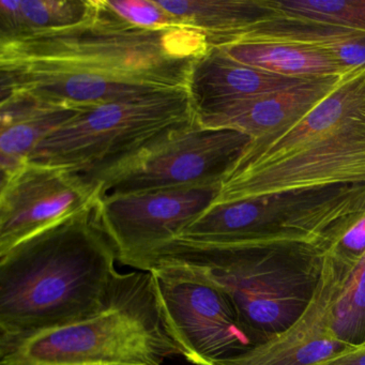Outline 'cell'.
<instances>
[{
    "instance_id": "1",
    "label": "cell",
    "mask_w": 365,
    "mask_h": 365,
    "mask_svg": "<svg viewBox=\"0 0 365 365\" xmlns=\"http://www.w3.org/2000/svg\"><path fill=\"white\" fill-rule=\"evenodd\" d=\"M99 198L0 255V339L70 324L101 311L119 272Z\"/></svg>"
},
{
    "instance_id": "2",
    "label": "cell",
    "mask_w": 365,
    "mask_h": 365,
    "mask_svg": "<svg viewBox=\"0 0 365 365\" xmlns=\"http://www.w3.org/2000/svg\"><path fill=\"white\" fill-rule=\"evenodd\" d=\"M359 182H365V67L344 74L302 118L251 140L215 204Z\"/></svg>"
},
{
    "instance_id": "3",
    "label": "cell",
    "mask_w": 365,
    "mask_h": 365,
    "mask_svg": "<svg viewBox=\"0 0 365 365\" xmlns=\"http://www.w3.org/2000/svg\"><path fill=\"white\" fill-rule=\"evenodd\" d=\"M322 245H212L175 238L145 257L140 271H161L219 288L262 343L292 326L319 285Z\"/></svg>"
},
{
    "instance_id": "4",
    "label": "cell",
    "mask_w": 365,
    "mask_h": 365,
    "mask_svg": "<svg viewBox=\"0 0 365 365\" xmlns=\"http://www.w3.org/2000/svg\"><path fill=\"white\" fill-rule=\"evenodd\" d=\"M209 48L206 36L192 27L140 29L97 0L93 16L76 26L0 40V63L80 70L168 93L187 89L194 65Z\"/></svg>"
},
{
    "instance_id": "5",
    "label": "cell",
    "mask_w": 365,
    "mask_h": 365,
    "mask_svg": "<svg viewBox=\"0 0 365 365\" xmlns=\"http://www.w3.org/2000/svg\"><path fill=\"white\" fill-rule=\"evenodd\" d=\"M181 356L145 271L119 273L108 304L88 317L0 339V365H164Z\"/></svg>"
},
{
    "instance_id": "6",
    "label": "cell",
    "mask_w": 365,
    "mask_h": 365,
    "mask_svg": "<svg viewBox=\"0 0 365 365\" xmlns=\"http://www.w3.org/2000/svg\"><path fill=\"white\" fill-rule=\"evenodd\" d=\"M197 120L187 89L98 104L44 138L27 161L68 168L98 185Z\"/></svg>"
},
{
    "instance_id": "7",
    "label": "cell",
    "mask_w": 365,
    "mask_h": 365,
    "mask_svg": "<svg viewBox=\"0 0 365 365\" xmlns=\"http://www.w3.org/2000/svg\"><path fill=\"white\" fill-rule=\"evenodd\" d=\"M365 215V182L215 204L177 238L232 245L332 247Z\"/></svg>"
},
{
    "instance_id": "8",
    "label": "cell",
    "mask_w": 365,
    "mask_h": 365,
    "mask_svg": "<svg viewBox=\"0 0 365 365\" xmlns=\"http://www.w3.org/2000/svg\"><path fill=\"white\" fill-rule=\"evenodd\" d=\"M251 138L200 123L110 173L98 182L100 197L222 183Z\"/></svg>"
},
{
    "instance_id": "9",
    "label": "cell",
    "mask_w": 365,
    "mask_h": 365,
    "mask_svg": "<svg viewBox=\"0 0 365 365\" xmlns=\"http://www.w3.org/2000/svg\"><path fill=\"white\" fill-rule=\"evenodd\" d=\"M150 273L164 324L187 362L219 365L257 345L219 288L161 271Z\"/></svg>"
},
{
    "instance_id": "10",
    "label": "cell",
    "mask_w": 365,
    "mask_h": 365,
    "mask_svg": "<svg viewBox=\"0 0 365 365\" xmlns=\"http://www.w3.org/2000/svg\"><path fill=\"white\" fill-rule=\"evenodd\" d=\"M221 182L100 197L99 219L117 260L140 270L145 257L181 232L219 197Z\"/></svg>"
},
{
    "instance_id": "11",
    "label": "cell",
    "mask_w": 365,
    "mask_h": 365,
    "mask_svg": "<svg viewBox=\"0 0 365 365\" xmlns=\"http://www.w3.org/2000/svg\"><path fill=\"white\" fill-rule=\"evenodd\" d=\"M100 185L68 168L25 161L1 177L0 255L95 202Z\"/></svg>"
},
{
    "instance_id": "12",
    "label": "cell",
    "mask_w": 365,
    "mask_h": 365,
    "mask_svg": "<svg viewBox=\"0 0 365 365\" xmlns=\"http://www.w3.org/2000/svg\"><path fill=\"white\" fill-rule=\"evenodd\" d=\"M344 275L328 251L319 285L304 313L286 330L219 365H315L345 348L332 326Z\"/></svg>"
},
{
    "instance_id": "13",
    "label": "cell",
    "mask_w": 365,
    "mask_h": 365,
    "mask_svg": "<svg viewBox=\"0 0 365 365\" xmlns=\"http://www.w3.org/2000/svg\"><path fill=\"white\" fill-rule=\"evenodd\" d=\"M343 76L315 78L274 93L209 106L196 112L198 123L257 140L309 114L339 86Z\"/></svg>"
},
{
    "instance_id": "14",
    "label": "cell",
    "mask_w": 365,
    "mask_h": 365,
    "mask_svg": "<svg viewBox=\"0 0 365 365\" xmlns=\"http://www.w3.org/2000/svg\"><path fill=\"white\" fill-rule=\"evenodd\" d=\"M91 106L53 103L23 93H1V177L14 172L44 138Z\"/></svg>"
},
{
    "instance_id": "15",
    "label": "cell",
    "mask_w": 365,
    "mask_h": 365,
    "mask_svg": "<svg viewBox=\"0 0 365 365\" xmlns=\"http://www.w3.org/2000/svg\"><path fill=\"white\" fill-rule=\"evenodd\" d=\"M315 78H289L243 65L217 48L196 61L190 78V97L196 112L234 100L282 91Z\"/></svg>"
},
{
    "instance_id": "16",
    "label": "cell",
    "mask_w": 365,
    "mask_h": 365,
    "mask_svg": "<svg viewBox=\"0 0 365 365\" xmlns=\"http://www.w3.org/2000/svg\"><path fill=\"white\" fill-rule=\"evenodd\" d=\"M232 43L289 44L322 53L346 72L365 67V31L264 16L225 46Z\"/></svg>"
},
{
    "instance_id": "17",
    "label": "cell",
    "mask_w": 365,
    "mask_h": 365,
    "mask_svg": "<svg viewBox=\"0 0 365 365\" xmlns=\"http://www.w3.org/2000/svg\"><path fill=\"white\" fill-rule=\"evenodd\" d=\"M183 25L206 36L209 48L232 42L267 16L264 0H157Z\"/></svg>"
},
{
    "instance_id": "18",
    "label": "cell",
    "mask_w": 365,
    "mask_h": 365,
    "mask_svg": "<svg viewBox=\"0 0 365 365\" xmlns=\"http://www.w3.org/2000/svg\"><path fill=\"white\" fill-rule=\"evenodd\" d=\"M97 0H1L0 40L61 31L89 20Z\"/></svg>"
},
{
    "instance_id": "19",
    "label": "cell",
    "mask_w": 365,
    "mask_h": 365,
    "mask_svg": "<svg viewBox=\"0 0 365 365\" xmlns=\"http://www.w3.org/2000/svg\"><path fill=\"white\" fill-rule=\"evenodd\" d=\"M217 48L243 65L289 78H320L347 73L327 55L289 44L232 43Z\"/></svg>"
},
{
    "instance_id": "20",
    "label": "cell",
    "mask_w": 365,
    "mask_h": 365,
    "mask_svg": "<svg viewBox=\"0 0 365 365\" xmlns=\"http://www.w3.org/2000/svg\"><path fill=\"white\" fill-rule=\"evenodd\" d=\"M266 18L365 31V0H264Z\"/></svg>"
},
{
    "instance_id": "21",
    "label": "cell",
    "mask_w": 365,
    "mask_h": 365,
    "mask_svg": "<svg viewBox=\"0 0 365 365\" xmlns=\"http://www.w3.org/2000/svg\"><path fill=\"white\" fill-rule=\"evenodd\" d=\"M335 334L345 345L365 341V253L344 277L332 313Z\"/></svg>"
},
{
    "instance_id": "22",
    "label": "cell",
    "mask_w": 365,
    "mask_h": 365,
    "mask_svg": "<svg viewBox=\"0 0 365 365\" xmlns=\"http://www.w3.org/2000/svg\"><path fill=\"white\" fill-rule=\"evenodd\" d=\"M113 12L130 24L149 31L185 26L176 16L158 5L157 0H104Z\"/></svg>"
},
{
    "instance_id": "23",
    "label": "cell",
    "mask_w": 365,
    "mask_h": 365,
    "mask_svg": "<svg viewBox=\"0 0 365 365\" xmlns=\"http://www.w3.org/2000/svg\"><path fill=\"white\" fill-rule=\"evenodd\" d=\"M329 252L344 264L354 268L365 253V215L356 222Z\"/></svg>"
},
{
    "instance_id": "24",
    "label": "cell",
    "mask_w": 365,
    "mask_h": 365,
    "mask_svg": "<svg viewBox=\"0 0 365 365\" xmlns=\"http://www.w3.org/2000/svg\"><path fill=\"white\" fill-rule=\"evenodd\" d=\"M315 365H365V341L346 346L336 354Z\"/></svg>"
}]
</instances>
